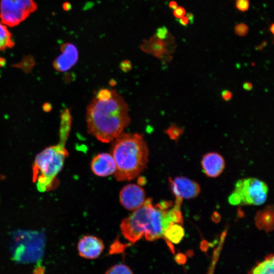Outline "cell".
Returning a JSON list of instances; mask_svg holds the SVG:
<instances>
[{"label": "cell", "instance_id": "cell-1", "mask_svg": "<svg viewBox=\"0 0 274 274\" xmlns=\"http://www.w3.org/2000/svg\"><path fill=\"white\" fill-rule=\"evenodd\" d=\"M181 204L177 201L174 204L162 201L153 205L152 199L148 198L142 206L122 221L120 229L123 235L132 243L144 235L149 241L163 238L165 230L170 224H183Z\"/></svg>", "mask_w": 274, "mask_h": 274}, {"label": "cell", "instance_id": "cell-2", "mask_svg": "<svg viewBox=\"0 0 274 274\" xmlns=\"http://www.w3.org/2000/svg\"><path fill=\"white\" fill-rule=\"evenodd\" d=\"M86 122L89 134L109 143L130 122L128 105L115 90L101 89L87 107Z\"/></svg>", "mask_w": 274, "mask_h": 274}, {"label": "cell", "instance_id": "cell-3", "mask_svg": "<svg viewBox=\"0 0 274 274\" xmlns=\"http://www.w3.org/2000/svg\"><path fill=\"white\" fill-rule=\"evenodd\" d=\"M116 165L115 177L119 181L137 177L147 166L149 150L142 134L121 133L116 139L112 151Z\"/></svg>", "mask_w": 274, "mask_h": 274}, {"label": "cell", "instance_id": "cell-4", "mask_svg": "<svg viewBox=\"0 0 274 274\" xmlns=\"http://www.w3.org/2000/svg\"><path fill=\"white\" fill-rule=\"evenodd\" d=\"M67 155L64 144L60 143L47 147L36 156L32 166V179L39 191L51 188Z\"/></svg>", "mask_w": 274, "mask_h": 274}, {"label": "cell", "instance_id": "cell-5", "mask_svg": "<svg viewBox=\"0 0 274 274\" xmlns=\"http://www.w3.org/2000/svg\"><path fill=\"white\" fill-rule=\"evenodd\" d=\"M268 192V186L263 181L255 178H244L236 182L228 200L234 206H259L266 201Z\"/></svg>", "mask_w": 274, "mask_h": 274}, {"label": "cell", "instance_id": "cell-6", "mask_svg": "<svg viewBox=\"0 0 274 274\" xmlns=\"http://www.w3.org/2000/svg\"><path fill=\"white\" fill-rule=\"evenodd\" d=\"M37 9L33 0H1L0 18L3 24L13 27L25 20Z\"/></svg>", "mask_w": 274, "mask_h": 274}, {"label": "cell", "instance_id": "cell-7", "mask_svg": "<svg viewBox=\"0 0 274 274\" xmlns=\"http://www.w3.org/2000/svg\"><path fill=\"white\" fill-rule=\"evenodd\" d=\"M44 243L42 239H32L16 244L12 252V258L16 262L28 263L41 260Z\"/></svg>", "mask_w": 274, "mask_h": 274}, {"label": "cell", "instance_id": "cell-8", "mask_svg": "<svg viewBox=\"0 0 274 274\" xmlns=\"http://www.w3.org/2000/svg\"><path fill=\"white\" fill-rule=\"evenodd\" d=\"M174 40L171 34L165 39H160L155 35L143 41L141 45L142 50L151 54L163 62L172 58L175 49Z\"/></svg>", "mask_w": 274, "mask_h": 274}, {"label": "cell", "instance_id": "cell-9", "mask_svg": "<svg viewBox=\"0 0 274 274\" xmlns=\"http://www.w3.org/2000/svg\"><path fill=\"white\" fill-rule=\"evenodd\" d=\"M169 186L176 198L192 199L196 197L200 192L199 185L185 177L180 176L169 179Z\"/></svg>", "mask_w": 274, "mask_h": 274}, {"label": "cell", "instance_id": "cell-10", "mask_svg": "<svg viewBox=\"0 0 274 274\" xmlns=\"http://www.w3.org/2000/svg\"><path fill=\"white\" fill-rule=\"evenodd\" d=\"M144 190L135 184L125 186L120 191L119 200L121 204L126 209L134 211L142 206L145 201Z\"/></svg>", "mask_w": 274, "mask_h": 274}, {"label": "cell", "instance_id": "cell-11", "mask_svg": "<svg viewBox=\"0 0 274 274\" xmlns=\"http://www.w3.org/2000/svg\"><path fill=\"white\" fill-rule=\"evenodd\" d=\"M104 249V244L102 240L93 235L83 236L78 244L80 256L88 259H94L98 257Z\"/></svg>", "mask_w": 274, "mask_h": 274}, {"label": "cell", "instance_id": "cell-12", "mask_svg": "<svg viewBox=\"0 0 274 274\" xmlns=\"http://www.w3.org/2000/svg\"><path fill=\"white\" fill-rule=\"evenodd\" d=\"M61 53L54 60L53 66L60 72H65L72 67L78 59V52L72 43H66L60 47Z\"/></svg>", "mask_w": 274, "mask_h": 274}, {"label": "cell", "instance_id": "cell-13", "mask_svg": "<svg viewBox=\"0 0 274 274\" xmlns=\"http://www.w3.org/2000/svg\"><path fill=\"white\" fill-rule=\"evenodd\" d=\"M201 164L207 176L216 178L223 172L225 168V160L218 153L209 152L203 155Z\"/></svg>", "mask_w": 274, "mask_h": 274}, {"label": "cell", "instance_id": "cell-14", "mask_svg": "<svg viewBox=\"0 0 274 274\" xmlns=\"http://www.w3.org/2000/svg\"><path fill=\"white\" fill-rule=\"evenodd\" d=\"M91 169L98 176L106 177L115 173L116 165L112 155L103 153L96 155L92 160Z\"/></svg>", "mask_w": 274, "mask_h": 274}, {"label": "cell", "instance_id": "cell-15", "mask_svg": "<svg viewBox=\"0 0 274 274\" xmlns=\"http://www.w3.org/2000/svg\"><path fill=\"white\" fill-rule=\"evenodd\" d=\"M255 222L256 226L266 231H270L273 227V207L267 206L264 209L257 212Z\"/></svg>", "mask_w": 274, "mask_h": 274}, {"label": "cell", "instance_id": "cell-16", "mask_svg": "<svg viewBox=\"0 0 274 274\" xmlns=\"http://www.w3.org/2000/svg\"><path fill=\"white\" fill-rule=\"evenodd\" d=\"M182 225L178 223H173L164 233L163 238L172 249H173L172 244H179L185 235V230Z\"/></svg>", "mask_w": 274, "mask_h": 274}, {"label": "cell", "instance_id": "cell-17", "mask_svg": "<svg viewBox=\"0 0 274 274\" xmlns=\"http://www.w3.org/2000/svg\"><path fill=\"white\" fill-rule=\"evenodd\" d=\"M250 274H274V258L272 254L265 257L251 270Z\"/></svg>", "mask_w": 274, "mask_h": 274}, {"label": "cell", "instance_id": "cell-18", "mask_svg": "<svg viewBox=\"0 0 274 274\" xmlns=\"http://www.w3.org/2000/svg\"><path fill=\"white\" fill-rule=\"evenodd\" d=\"M14 45L12 33L5 25L0 23V51L11 48Z\"/></svg>", "mask_w": 274, "mask_h": 274}, {"label": "cell", "instance_id": "cell-19", "mask_svg": "<svg viewBox=\"0 0 274 274\" xmlns=\"http://www.w3.org/2000/svg\"><path fill=\"white\" fill-rule=\"evenodd\" d=\"M105 274H133V273L125 264H117L108 269Z\"/></svg>", "mask_w": 274, "mask_h": 274}, {"label": "cell", "instance_id": "cell-20", "mask_svg": "<svg viewBox=\"0 0 274 274\" xmlns=\"http://www.w3.org/2000/svg\"><path fill=\"white\" fill-rule=\"evenodd\" d=\"M183 132V129L176 124H172L165 131L169 138L175 141H177Z\"/></svg>", "mask_w": 274, "mask_h": 274}, {"label": "cell", "instance_id": "cell-21", "mask_svg": "<svg viewBox=\"0 0 274 274\" xmlns=\"http://www.w3.org/2000/svg\"><path fill=\"white\" fill-rule=\"evenodd\" d=\"M249 28L248 26L244 23L237 24L234 28L235 33L241 37H244L248 32Z\"/></svg>", "mask_w": 274, "mask_h": 274}, {"label": "cell", "instance_id": "cell-22", "mask_svg": "<svg viewBox=\"0 0 274 274\" xmlns=\"http://www.w3.org/2000/svg\"><path fill=\"white\" fill-rule=\"evenodd\" d=\"M170 33L168 32L167 28L163 26L157 29L155 36L160 39H166Z\"/></svg>", "mask_w": 274, "mask_h": 274}, {"label": "cell", "instance_id": "cell-23", "mask_svg": "<svg viewBox=\"0 0 274 274\" xmlns=\"http://www.w3.org/2000/svg\"><path fill=\"white\" fill-rule=\"evenodd\" d=\"M249 0H236V8L241 11H246L249 8Z\"/></svg>", "mask_w": 274, "mask_h": 274}, {"label": "cell", "instance_id": "cell-24", "mask_svg": "<svg viewBox=\"0 0 274 274\" xmlns=\"http://www.w3.org/2000/svg\"><path fill=\"white\" fill-rule=\"evenodd\" d=\"M186 11L183 7H177L174 9L173 14L177 18H180L185 15Z\"/></svg>", "mask_w": 274, "mask_h": 274}, {"label": "cell", "instance_id": "cell-25", "mask_svg": "<svg viewBox=\"0 0 274 274\" xmlns=\"http://www.w3.org/2000/svg\"><path fill=\"white\" fill-rule=\"evenodd\" d=\"M221 96L224 100L227 101L232 98V93L230 91L225 89L222 91Z\"/></svg>", "mask_w": 274, "mask_h": 274}, {"label": "cell", "instance_id": "cell-26", "mask_svg": "<svg viewBox=\"0 0 274 274\" xmlns=\"http://www.w3.org/2000/svg\"><path fill=\"white\" fill-rule=\"evenodd\" d=\"M179 23L184 26H187L189 24V20L187 17L183 16L179 19Z\"/></svg>", "mask_w": 274, "mask_h": 274}, {"label": "cell", "instance_id": "cell-27", "mask_svg": "<svg viewBox=\"0 0 274 274\" xmlns=\"http://www.w3.org/2000/svg\"><path fill=\"white\" fill-rule=\"evenodd\" d=\"M121 67L122 70L124 71V69L126 67V71H128V69L131 68V64L128 61L125 60L123 61L121 64Z\"/></svg>", "mask_w": 274, "mask_h": 274}, {"label": "cell", "instance_id": "cell-28", "mask_svg": "<svg viewBox=\"0 0 274 274\" xmlns=\"http://www.w3.org/2000/svg\"><path fill=\"white\" fill-rule=\"evenodd\" d=\"M243 87L245 90L250 91L253 88V84L250 82H246L243 84Z\"/></svg>", "mask_w": 274, "mask_h": 274}, {"label": "cell", "instance_id": "cell-29", "mask_svg": "<svg viewBox=\"0 0 274 274\" xmlns=\"http://www.w3.org/2000/svg\"><path fill=\"white\" fill-rule=\"evenodd\" d=\"M187 17L189 20V22L191 24H192L193 22V20H194V16H193V15L191 13H188L187 14Z\"/></svg>", "mask_w": 274, "mask_h": 274}, {"label": "cell", "instance_id": "cell-30", "mask_svg": "<svg viewBox=\"0 0 274 274\" xmlns=\"http://www.w3.org/2000/svg\"><path fill=\"white\" fill-rule=\"evenodd\" d=\"M177 7H178L177 3L175 1H172L169 2V8H170L172 9H175Z\"/></svg>", "mask_w": 274, "mask_h": 274}, {"label": "cell", "instance_id": "cell-31", "mask_svg": "<svg viewBox=\"0 0 274 274\" xmlns=\"http://www.w3.org/2000/svg\"><path fill=\"white\" fill-rule=\"evenodd\" d=\"M63 8L65 10L68 11L71 9V5L67 2L65 3L63 5Z\"/></svg>", "mask_w": 274, "mask_h": 274}, {"label": "cell", "instance_id": "cell-32", "mask_svg": "<svg viewBox=\"0 0 274 274\" xmlns=\"http://www.w3.org/2000/svg\"><path fill=\"white\" fill-rule=\"evenodd\" d=\"M273 24H272L270 26V30L271 32L273 34L274 31V27H273Z\"/></svg>", "mask_w": 274, "mask_h": 274}]
</instances>
